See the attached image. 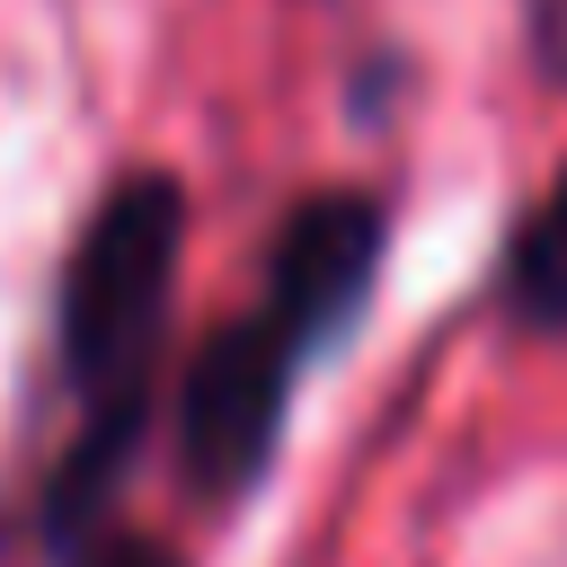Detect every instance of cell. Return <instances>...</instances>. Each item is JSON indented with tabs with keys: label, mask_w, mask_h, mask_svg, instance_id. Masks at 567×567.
I'll return each instance as SVG.
<instances>
[{
	"label": "cell",
	"mask_w": 567,
	"mask_h": 567,
	"mask_svg": "<svg viewBox=\"0 0 567 567\" xmlns=\"http://www.w3.org/2000/svg\"><path fill=\"white\" fill-rule=\"evenodd\" d=\"M186 230L195 195L168 159L115 168L89 213L71 221L44 292V390L62 408V434L44 443L27 505H18V549L35 567H71L124 505L133 461L159 425V372H168V328H177V275H186Z\"/></svg>",
	"instance_id": "6da1fadb"
},
{
	"label": "cell",
	"mask_w": 567,
	"mask_h": 567,
	"mask_svg": "<svg viewBox=\"0 0 567 567\" xmlns=\"http://www.w3.org/2000/svg\"><path fill=\"white\" fill-rule=\"evenodd\" d=\"M71 567H195V558H186V549H168L159 532H133V523H106V532H97V540H89V549H80Z\"/></svg>",
	"instance_id": "5b68a950"
},
{
	"label": "cell",
	"mask_w": 567,
	"mask_h": 567,
	"mask_svg": "<svg viewBox=\"0 0 567 567\" xmlns=\"http://www.w3.org/2000/svg\"><path fill=\"white\" fill-rule=\"evenodd\" d=\"M523 53H532V71L567 97V0H523Z\"/></svg>",
	"instance_id": "8992f818"
},
{
	"label": "cell",
	"mask_w": 567,
	"mask_h": 567,
	"mask_svg": "<svg viewBox=\"0 0 567 567\" xmlns=\"http://www.w3.org/2000/svg\"><path fill=\"white\" fill-rule=\"evenodd\" d=\"M496 310L523 337H567V159L549 168V186L514 213L505 257H496Z\"/></svg>",
	"instance_id": "277c9868"
},
{
	"label": "cell",
	"mask_w": 567,
	"mask_h": 567,
	"mask_svg": "<svg viewBox=\"0 0 567 567\" xmlns=\"http://www.w3.org/2000/svg\"><path fill=\"white\" fill-rule=\"evenodd\" d=\"M381 275H390V195L372 186H310L284 204V221L266 230V275H257V301L284 310L319 363L346 354L381 301Z\"/></svg>",
	"instance_id": "3957f363"
},
{
	"label": "cell",
	"mask_w": 567,
	"mask_h": 567,
	"mask_svg": "<svg viewBox=\"0 0 567 567\" xmlns=\"http://www.w3.org/2000/svg\"><path fill=\"white\" fill-rule=\"evenodd\" d=\"M310 363H319V346L266 301L230 310L221 328H204L186 346V363L168 381V452L204 514H239L275 478Z\"/></svg>",
	"instance_id": "7a4b0ae2"
}]
</instances>
